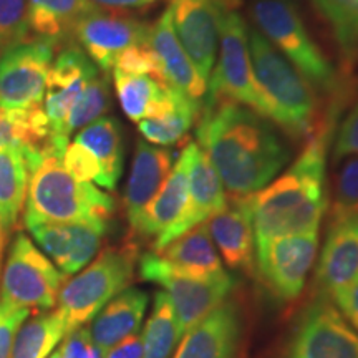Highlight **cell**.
<instances>
[{"instance_id": "cell-40", "label": "cell", "mask_w": 358, "mask_h": 358, "mask_svg": "<svg viewBox=\"0 0 358 358\" xmlns=\"http://www.w3.org/2000/svg\"><path fill=\"white\" fill-rule=\"evenodd\" d=\"M330 301H334L343 319L358 332V280L335 294Z\"/></svg>"}, {"instance_id": "cell-21", "label": "cell", "mask_w": 358, "mask_h": 358, "mask_svg": "<svg viewBox=\"0 0 358 358\" xmlns=\"http://www.w3.org/2000/svg\"><path fill=\"white\" fill-rule=\"evenodd\" d=\"M206 226L226 266L245 274L256 272V232L248 198L226 204L206 221Z\"/></svg>"}, {"instance_id": "cell-2", "label": "cell", "mask_w": 358, "mask_h": 358, "mask_svg": "<svg viewBox=\"0 0 358 358\" xmlns=\"http://www.w3.org/2000/svg\"><path fill=\"white\" fill-rule=\"evenodd\" d=\"M332 133V123L319 124L292 166L264 189L248 196L256 243L319 232L327 209L325 166Z\"/></svg>"}, {"instance_id": "cell-19", "label": "cell", "mask_w": 358, "mask_h": 358, "mask_svg": "<svg viewBox=\"0 0 358 358\" xmlns=\"http://www.w3.org/2000/svg\"><path fill=\"white\" fill-rule=\"evenodd\" d=\"M358 280V214L330 221L322 245L315 282L324 297L335 294Z\"/></svg>"}, {"instance_id": "cell-5", "label": "cell", "mask_w": 358, "mask_h": 358, "mask_svg": "<svg viewBox=\"0 0 358 358\" xmlns=\"http://www.w3.org/2000/svg\"><path fill=\"white\" fill-rule=\"evenodd\" d=\"M138 261V248L128 239L122 245L103 249L78 275L65 282L58 294L69 334L88 324L111 299L129 287Z\"/></svg>"}, {"instance_id": "cell-37", "label": "cell", "mask_w": 358, "mask_h": 358, "mask_svg": "<svg viewBox=\"0 0 358 358\" xmlns=\"http://www.w3.org/2000/svg\"><path fill=\"white\" fill-rule=\"evenodd\" d=\"M113 69L131 75H148V77H153L158 82L166 83L163 78V73H161L158 60H156L155 53L151 52L148 42L134 45V47L124 50L118 57V60L115 62Z\"/></svg>"}, {"instance_id": "cell-42", "label": "cell", "mask_w": 358, "mask_h": 358, "mask_svg": "<svg viewBox=\"0 0 358 358\" xmlns=\"http://www.w3.org/2000/svg\"><path fill=\"white\" fill-rule=\"evenodd\" d=\"M95 7L106 8V10L124 12V10H143L153 7L156 0H90Z\"/></svg>"}, {"instance_id": "cell-4", "label": "cell", "mask_w": 358, "mask_h": 358, "mask_svg": "<svg viewBox=\"0 0 358 358\" xmlns=\"http://www.w3.org/2000/svg\"><path fill=\"white\" fill-rule=\"evenodd\" d=\"M115 199L93 182L80 181L62 163V156H45L30 173L24 226L32 222H88L108 226Z\"/></svg>"}, {"instance_id": "cell-28", "label": "cell", "mask_w": 358, "mask_h": 358, "mask_svg": "<svg viewBox=\"0 0 358 358\" xmlns=\"http://www.w3.org/2000/svg\"><path fill=\"white\" fill-rule=\"evenodd\" d=\"M73 141L82 145L100 166L101 178L98 186L113 191L123 171V138L120 123L111 116H101L80 129Z\"/></svg>"}, {"instance_id": "cell-31", "label": "cell", "mask_w": 358, "mask_h": 358, "mask_svg": "<svg viewBox=\"0 0 358 358\" xmlns=\"http://www.w3.org/2000/svg\"><path fill=\"white\" fill-rule=\"evenodd\" d=\"M199 113L201 103L185 96L168 113L141 120L138 123V129L141 136L151 145L171 146L186 136L194 122H198Z\"/></svg>"}, {"instance_id": "cell-32", "label": "cell", "mask_w": 358, "mask_h": 358, "mask_svg": "<svg viewBox=\"0 0 358 358\" xmlns=\"http://www.w3.org/2000/svg\"><path fill=\"white\" fill-rule=\"evenodd\" d=\"M141 340L143 358H169L176 343L181 340L173 307L163 290L155 295L153 308L143 330Z\"/></svg>"}, {"instance_id": "cell-29", "label": "cell", "mask_w": 358, "mask_h": 358, "mask_svg": "<svg viewBox=\"0 0 358 358\" xmlns=\"http://www.w3.org/2000/svg\"><path fill=\"white\" fill-rule=\"evenodd\" d=\"M29 24L35 37L64 45L82 17L93 10L90 0H27Z\"/></svg>"}, {"instance_id": "cell-13", "label": "cell", "mask_w": 358, "mask_h": 358, "mask_svg": "<svg viewBox=\"0 0 358 358\" xmlns=\"http://www.w3.org/2000/svg\"><path fill=\"white\" fill-rule=\"evenodd\" d=\"M169 8L179 43L208 83L216 64L222 17L231 8L217 0H173Z\"/></svg>"}, {"instance_id": "cell-35", "label": "cell", "mask_w": 358, "mask_h": 358, "mask_svg": "<svg viewBox=\"0 0 358 358\" xmlns=\"http://www.w3.org/2000/svg\"><path fill=\"white\" fill-rule=\"evenodd\" d=\"M30 32L27 0H0V53L32 40Z\"/></svg>"}, {"instance_id": "cell-43", "label": "cell", "mask_w": 358, "mask_h": 358, "mask_svg": "<svg viewBox=\"0 0 358 358\" xmlns=\"http://www.w3.org/2000/svg\"><path fill=\"white\" fill-rule=\"evenodd\" d=\"M217 2H221L222 6L231 8V10H234V7L239 6V0H217Z\"/></svg>"}, {"instance_id": "cell-8", "label": "cell", "mask_w": 358, "mask_h": 358, "mask_svg": "<svg viewBox=\"0 0 358 358\" xmlns=\"http://www.w3.org/2000/svg\"><path fill=\"white\" fill-rule=\"evenodd\" d=\"M217 53L216 69L208 80V92L201 106L236 101L261 115L262 105L249 52V29L236 10L224 13Z\"/></svg>"}, {"instance_id": "cell-24", "label": "cell", "mask_w": 358, "mask_h": 358, "mask_svg": "<svg viewBox=\"0 0 358 358\" xmlns=\"http://www.w3.org/2000/svg\"><path fill=\"white\" fill-rule=\"evenodd\" d=\"M187 204V161L185 151L178 156L171 173L146 206L145 211L129 229V239H153V244L163 237L185 214Z\"/></svg>"}, {"instance_id": "cell-34", "label": "cell", "mask_w": 358, "mask_h": 358, "mask_svg": "<svg viewBox=\"0 0 358 358\" xmlns=\"http://www.w3.org/2000/svg\"><path fill=\"white\" fill-rule=\"evenodd\" d=\"M110 87L108 78L105 75H95L93 78L88 80L87 87L82 92V95L70 110L69 116L65 122V134L71 136V133L78 131L90 123L96 122L101 118L106 111L110 110Z\"/></svg>"}, {"instance_id": "cell-6", "label": "cell", "mask_w": 358, "mask_h": 358, "mask_svg": "<svg viewBox=\"0 0 358 358\" xmlns=\"http://www.w3.org/2000/svg\"><path fill=\"white\" fill-rule=\"evenodd\" d=\"M256 30L279 50L312 87L332 92L337 73L313 42L301 13L290 0H254L250 6Z\"/></svg>"}, {"instance_id": "cell-26", "label": "cell", "mask_w": 358, "mask_h": 358, "mask_svg": "<svg viewBox=\"0 0 358 358\" xmlns=\"http://www.w3.org/2000/svg\"><path fill=\"white\" fill-rule=\"evenodd\" d=\"M148 308V294L128 287L106 303L93 317L90 335L100 352L116 345L129 335L138 334Z\"/></svg>"}, {"instance_id": "cell-16", "label": "cell", "mask_w": 358, "mask_h": 358, "mask_svg": "<svg viewBox=\"0 0 358 358\" xmlns=\"http://www.w3.org/2000/svg\"><path fill=\"white\" fill-rule=\"evenodd\" d=\"M182 151L187 161V204L185 214L166 234L156 241L153 250L163 249L192 227L204 224L227 204L221 178L198 143H187Z\"/></svg>"}, {"instance_id": "cell-11", "label": "cell", "mask_w": 358, "mask_h": 358, "mask_svg": "<svg viewBox=\"0 0 358 358\" xmlns=\"http://www.w3.org/2000/svg\"><path fill=\"white\" fill-rule=\"evenodd\" d=\"M319 249V232L277 236L256 243V268L282 301H292L302 292L308 271Z\"/></svg>"}, {"instance_id": "cell-14", "label": "cell", "mask_w": 358, "mask_h": 358, "mask_svg": "<svg viewBox=\"0 0 358 358\" xmlns=\"http://www.w3.org/2000/svg\"><path fill=\"white\" fill-rule=\"evenodd\" d=\"M98 75V66L78 45H64L53 60L45 90L43 110L57 145L65 150L70 138L65 134V122L70 110L82 95L88 80Z\"/></svg>"}, {"instance_id": "cell-3", "label": "cell", "mask_w": 358, "mask_h": 358, "mask_svg": "<svg viewBox=\"0 0 358 358\" xmlns=\"http://www.w3.org/2000/svg\"><path fill=\"white\" fill-rule=\"evenodd\" d=\"M249 52L261 115L292 138L312 134L317 115L312 85L256 29L249 30Z\"/></svg>"}, {"instance_id": "cell-44", "label": "cell", "mask_w": 358, "mask_h": 358, "mask_svg": "<svg viewBox=\"0 0 358 358\" xmlns=\"http://www.w3.org/2000/svg\"><path fill=\"white\" fill-rule=\"evenodd\" d=\"M47 358H64V353H62V350L60 348H58V350H55V352H52L50 355H48Z\"/></svg>"}, {"instance_id": "cell-20", "label": "cell", "mask_w": 358, "mask_h": 358, "mask_svg": "<svg viewBox=\"0 0 358 358\" xmlns=\"http://www.w3.org/2000/svg\"><path fill=\"white\" fill-rule=\"evenodd\" d=\"M146 42L158 60L164 82L189 100L203 105L208 83L198 73L191 58L179 43L173 29L171 8L168 7L163 15L153 25H150Z\"/></svg>"}, {"instance_id": "cell-27", "label": "cell", "mask_w": 358, "mask_h": 358, "mask_svg": "<svg viewBox=\"0 0 358 358\" xmlns=\"http://www.w3.org/2000/svg\"><path fill=\"white\" fill-rule=\"evenodd\" d=\"M29 178L30 173L22 151L12 146H0V264L10 236L24 217Z\"/></svg>"}, {"instance_id": "cell-10", "label": "cell", "mask_w": 358, "mask_h": 358, "mask_svg": "<svg viewBox=\"0 0 358 358\" xmlns=\"http://www.w3.org/2000/svg\"><path fill=\"white\" fill-rule=\"evenodd\" d=\"M285 358H358V332L320 295L295 322Z\"/></svg>"}, {"instance_id": "cell-23", "label": "cell", "mask_w": 358, "mask_h": 358, "mask_svg": "<svg viewBox=\"0 0 358 358\" xmlns=\"http://www.w3.org/2000/svg\"><path fill=\"white\" fill-rule=\"evenodd\" d=\"M174 159L176 153L169 148L155 146L145 140L136 143L123 196L124 216L128 219L129 229H133L146 206L166 181L174 166Z\"/></svg>"}, {"instance_id": "cell-1", "label": "cell", "mask_w": 358, "mask_h": 358, "mask_svg": "<svg viewBox=\"0 0 358 358\" xmlns=\"http://www.w3.org/2000/svg\"><path fill=\"white\" fill-rule=\"evenodd\" d=\"M196 138L236 199L264 189L290 158L275 124L236 101L201 106Z\"/></svg>"}, {"instance_id": "cell-7", "label": "cell", "mask_w": 358, "mask_h": 358, "mask_svg": "<svg viewBox=\"0 0 358 358\" xmlns=\"http://www.w3.org/2000/svg\"><path fill=\"white\" fill-rule=\"evenodd\" d=\"M7 248L6 262L0 268V303L27 310H50L66 275L24 232H17Z\"/></svg>"}, {"instance_id": "cell-30", "label": "cell", "mask_w": 358, "mask_h": 358, "mask_svg": "<svg viewBox=\"0 0 358 358\" xmlns=\"http://www.w3.org/2000/svg\"><path fill=\"white\" fill-rule=\"evenodd\" d=\"M66 334V322L58 308L35 313L20 325L10 358H47Z\"/></svg>"}, {"instance_id": "cell-38", "label": "cell", "mask_w": 358, "mask_h": 358, "mask_svg": "<svg viewBox=\"0 0 358 358\" xmlns=\"http://www.w3.org/2000/svg\"><path fill=\"white\" fill-rule=\"evenodd\" d=\"M348 156H358V101L340 124L334 146L335 159L342 161Z\"/></svg>"}, {"instance_id": "cell-25", "label": "cell", "mask_w": 358, "mask_h": 358, "mask_svg": "<svg viewBox=\"0 0 358 358\" xmlns=\"http://www.w3.org/2000/svg\"><path fill=\"white\" fill-rule=\"evenodd\" d=\"M113 82L122 110L131 122L140 123L168 113L185 98L178 90L148 75H131L113 69Z\"/></svg>"}, {"instance_id": "cell-41", "label": "cell", "mask_w": 358, "mask_h": 358, "mask_svg": "<svg viewBox=\"0 0 358 358\" xmlns=\"http://www.w3.org/2000/svg\"><path fill=\"white\" fill-rule=\"evenodd\" d=\"M101 358H143L141 335L133 334L116 345L101 352Z\"/></svg>"}, {"instance_id": "cell-17", "label": "cell", "mask_w": 358, "mask_h": 358, "mask_svg": "<svg viewBox=\"0 0 358 358\" xmlns=\"http://www.w3.org/2000/svg\"><path fill=\"white\" fill-rule=\"evenodd\" d=\"M161 272L192 277H208L224 272L221 257L206 222L192 227L163 249L151 250L140 259V275L145 280Z\"/></svg>"}, {"instance_id": "cell-39", "label": "cell", "mask_w": 358, "mask_h": 358, "mask_svg": "<svg viewBox=\"0 0 358 358\" xmlns=\"http://www.w3.org/2000/svg\"><path fill=\"white\" fill-rule=\"evenodd\" d=\"M29 313L27 308H12L0 303V358H10L13 338Z\"/></svg>"}, {"instance_id": "cell-22", "label": "cell", "mask_w": 358, "mask_h": 358, "mask_svg": "<svg viewBox=\"0 0 358 358\" xmlns=\"http://www.w3.org/2000/svg\"><path fill=\"white\" fill-rule=\"evenodd\" d=\"M243 337V317L236 302H224L179 343L173 358H236Z\"/></svg>"}, {"instance_id": "cell-18", "label": "cell", "mask_w": 358, "mask_h": 358, "mask_svg": "<svg viewBox=\"0 0 358 358\" xmlns=\"http://www.w3.org/2000/svg\"><path fill=\"white\" fill-rule=\"evenodd\" d=\"M27 229L47 257L69 277L96 256L108 226L88 222H32Z\"/></svg>"}, {"instance_id": "cell-33", "label": "cell", "mask_w": 358, "mask_h": 358, "mask_svg": "<svg viewBox=\"0 0 358 358\" xmlns=\"http://www.w3.org/2000/svg\"><path fill=\"white\" fill-rule=\"evenodd\" d=\"M348 60H358V0H312Z\"/></svg>"}, {"instance_id": "cell-15", "label": "cell", "mask_w": 358, "mask_h": 358, "mask_svg": "<svg viewBox=\"0 0 358 358\" xmlns=\"http://www.w3.org/2000/svg\"><path fill=\"white\" fill-rule=\"evenodd\" d=\"M164 289L176 317L179 337H185L192 327L226 302L234 280L226 271L216 275L192 277L178 274H153L146 279Z\"/></svg>"}, {"instance_id": "cell-12", "label": "cell", "mask_w": 358, "mask_h": 358, "mask_svg": "<svg viewBox=\"0 0 358 358\" xmlns=\"http://www.w3.org/2000/svg\"><path fill=\"white\" fill-rule=\"evenodd\" d=\"M148 32L150 25L128 13L95 7L80 19L71 37L106 75L124 50L146 42Z\"/></svg>"}, {"instance_id": "cell-36", "label": "cell", "mask_w": 358, "mask_h": 358, "mask_svg": "<svg viewBox=\"0 0 358 358\" xmlns=\"http://www.w3.org/2000/svg\"><path fill=\"white\" fill-rule=\"evenodd\" d=\"M342 161L335 178L332 221L358 214V156H348Z\"/></svg>"}, {"instance_id": "cell-9", "label": "cell", "mask_w": 358, "mask_h": 358, "mask_svg": "<svg viewBox=\"0 0 358 358\" xmlns=\"http://www.w3.org/2000/svg\"><path fill=\"white\" fill-rule=\"evenodd\" d=\"M62 47L52 40L35 37L0 53V108L42 106L48 73Z\"/></svg>"}]
</instances>
